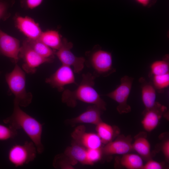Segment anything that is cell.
Masks as SVG:
<instances>
[{
    "label": "cell",
    "instance_id": "6da1fadb",
    "mask_svg": "<svg viewBox=\"0 0 169 169\" xmlns=\"http://www.w3.org/2000/svg\"><path fill=\"white\" fill-rule=\"evenodd\" d=\"M96 77L92 74H83L81 80L74 90H64L62 95V102L70 107H74L77 101L96 105L103 111L106 110V103L94 88Z\"/></svg>",
    "mask_w": 169,
    "mask_h": 169
},
{
    "label": "cell",
    "instance_id": "7a4b0ae2",
    "mask_svg": "<svg viewBox=\"0 0 169 169\" xmlns=\"http://www.w3.org/2000/svg\"><path fill=\"white\" fill-rule=\"evenodd\" d=\"M3 122L16 130L22 129L35 145L37 153H43L44 149L41 142L43 124L23 111L17 103L14 101L13 113Z\"/></svg>",
    "mask_w": 169,
    "mask_h": 169
},
{
    "label": "cell",
    "instance_id": "3957f363",
    "mask_svg": "<svg viewBox=\"0 0 169 169\" xmlns=\"http://www.w3.org/2000/svg\"><path fill=\"white\" fill-rule=\"evenodd\" d=\"M5 79L10 90L15 96L14 101L20 106H28L31 103L33 96L26 90L25 72L16 64L12 71L6 74Z\"/></svg>",
    "mask_w": 169,
    "mask_h": 169
},
{
    "label": "cell",
    "instance_id": "277c9868",
    "mask_svg": "<svg viewBox=\"0 0 169 169\" xmlns=\"http://www.w3.org/2000/svg\"><path fill=\"white\" fill-rule=\"evenodd\" d=\"M85 64L94 71L93 74L96 77H106L115 71L113 66L111 53L102 49L98 46H95L86 54Z\"/></svg>",
    "mask_w": 169,
    "mask_h": 169
},
{
    "label": "cell",
    "instance_id": "5b68a950",
    "mask_svg": "<svg viewBox=\"0 0 169 169\" xmlns=\"http://www.w3.org/2000/svg\"><path fill=\"white\" fill-rule=\"evenodd\" d=\"M37 152L34 143L26 141L23 145L16 144L11 147L8 152V159L15 167L21 166L33 161Z\"/></svg>",
    "mask_w": 169,
    "mask_h": 169
},
{
    "label": "cell",
    "instance_id": "8992f818",
    "mask_svg": "<svg viewBox=\"0 0 169 169\" xmlns=\"http://www.w3.org/2000/svg\"><path fill=\"white\" fill-rule=\"evenodd\" d=\"M134 79L125 75L120 79V84L114 90L107 94L106 96L113 100L118 104L117 110L120 114L130 112L131 106L127 100L130 93Z\"/></svg>",
    "mask_w": 169,
    "mask_h": 169
},
{
    "label": "cell",
    "instance_id": "52a82bcc",
    "mask_svg": "<svg viewBox=\"0 0 169 169\" xmlns=\"http://www.w3.org/2000/svg\"><path fill=\"white\" fill-rule=\"evenodd\" d=\"M19 57L23 62L22 69L28 74H34L43 64L51 63L54 59L44 58L33 50L24 41L21 46Z\"/></svg>",
    "mask_w": 169,
    "mask_h": 169
},
{
    "label": "cell",
    "instance_id": "ba28073f",
    "mask_svg": "<svg viewBox=\"0 0 169 169\" xmlns=\"http://www.w3.org/2000/svg\"><path fill=\"white\" fill-rule=\"evenodd\" d=\"M73 47L72 42L63 38L62 44L55 52V55L62 64L72 67L74 73H79L84 68L85 59L83 57L75 56L71 50Z\"/></svg>",
    "mask_w": 169,
    "mask_h": 169
},
{
    "label": "cell",
    "instance_id": "9c48e42d",
    "mask_svg": "<svg viewBox=\"0 0 169 169\" xmlns=\"http://www.w3.org/2000/svg\"><path fill=\"white\" fill-rule=\"evenodd\" d=\"M74 73L71 67L62 64L53 74L46 79L45 82L52 87L57 89L59 91H63L65 85L77 84Z\"/></svg>",
    "mask_w": 169,
    "mask_h": 169
},
{
    "label": "cell",
    "instance_id": "30bf717a",
    "mask_svg": "<svg viewBox=\"0 0 169 169\" xmlns=\"http://www.w3.org/2000/svg\"><path fill=\"white\" fill-rule=\"evenodd\" d=\"M71 136L73 141L87 149L101 147L102 143L97 134L86 132L83 125L76 127L71 133Z\"/></svg>",
    "mask_w": 169,
    "mask_h": 169
},
{
    "label": "cell",
    "instance_id": "8fae6325",
    "mask_svg": "<svg viewBox=\"0 0 169 169\" xmlns=\"http://www.w3.org/2000/svg\"><path fill=\"white\" fill-rule=\"evenodd\" d=\"M19 41L0 29V55L10 59L17 64L19 58Z\"/></svg>",
    "mask_w": 169,
    "mask_h": 169
},
{
    "label": "cell",
    "instance_id": "7c38bea8",
    "mask_svg": "<svg viewBox=\"0 0 169 169\" xmlns=\"http://www.w3.org/2000/svg\"><path fill=\"white\" fill-rule=\"evenodd\" d=\"M14 23L16 28L28 39H38L42 31L39 24L31 18L23 17L16 14L14 18Z\"/></svg>",
    "mask_w": 169,
    "mask_h": 169
},
{
    "label": "cell",
    "instance_id": "4fadbf2b",
    "mask_svg": "<svg viewBox=\"0 0 169 169\" xmlns=\"http://www.w3.org/2000/svg\"><path fill=\"white\" fill-rule=\"evenodd\" d=\"M166 110L165 106L156 102L152 107L145 109L143 112V117L141 121L145 130L148 132L154 130L157 126L160 119Z\"/></svg>",
    "mask_w": 169,
    "mask_h": 169
},
{
    "label": "cell",
    "instance_id": "5bb4252c",
    "mask_svg": "<svg viewBox=\"0 0 169 169\" xmlns=\"http://www.w3.org/2000/svg\"><path fill=\"white\" fill-rule=\"evenodd\" d=\"M132 140L130 136H119L115 140L105 144L102 148L103 154L105 155H124L133 150Z\"/></svg>",
    "mask_w": 169,
    "mask_h": 169
},
{
    "label": "cell",
    "instance_id": "9a60e30c",
    "mask_svg": "<svg viewBox=\"0 0 169 169\" xmlns=\"http://www.w3.org/2000/svg\"><path fill=\"white\" fill-rule=\"evenodd\" d=\"M103 111L94 105L89 106L83 112L77 116L65 121V123L71 126L81 123L90 124L96 125L102 121L101 115Z\"/></svg>",
    "mask_w": 169,
    "mask_h": 169
},
{
    "label": "cell",
    "instance_id": "2e32d148",
    "mask_svg": "<svg viewBox=\"0 0 169 169\" xmlns=\"http://www.w3.org/2000/svg\"><path fill=\"white\" fill-rule=\"evenodd\" d=\"M64 153L66 155L73 166L78 162L89 165L87 159V149L72 141L71 145L67 147Z\"/></svg>",
    "mask_w": 169,
    "mask_h": 169
},
{
    "label": "cell",
    "instance_id": "e0dca14e",
    "mask_svg": "<svg viewBox=\"0 0 169 169\" xmlns=\"http://www.w3.org/2000/svg\"><path fill=\"white\" fill-rule=\"evenodd\" d=\"M141 84V98L145 109L152 107L156 103V89L151 82H148L143 77L139 80Z\"/></svg>",
    "mask_w": 169,
    "mask_h": 169
},
{
    "label": "cell",
    "instance_id": "ac0fdd59",
    "mask_svg": "<svg viewBox=\"0 0 169 169\" xmlns=\"http://www.w3.org/2000/svg\"><path fill=\"white\" fill-rule=\"evenodd\" d=\"M132 143L133 150H135L142 158L148 160L151 157V145L147 138L146 134L141 132L136 135Z\"/></svg>",
    "mask_w": 169,
    "mask_h": 169
},
{
    "label": "cell",
    "instance_id": "d6986e66",
    "mask_svg": "<svg viewBox=\"0 0 169 169\" xmlns=\"http://www.w3.org/2000/svg\"><path fill=\"white\" fill-rule=\"evenodd\" d=\"M96 126V133L100 138L102 143L105 145L113 140L120 133L117 127L111 125L103 121Z\"/></svg>",
    "mask_w": 169,
    "mask_h": 169
},
{
    "label": "cell",
    "instance_id": "ffe728a7",
    "mask_svg": "<svg viewBox=\"0 0 169 169\" xmlns=\"http://www.w3.org/2000/svg\"><path fill=\"white\" fill-rule=\"evenodd\" d=\"M38 39L54 50L59 49L63 43V39L60 34L55 30L42 31Z\"/></svg>",
    "mask_w": 169,
    "mask_h": 169
},
{
    "label": "cell",
    "instance_id": "44dd1931",
    "mask_svg": "<svg viewBox=\"0 0 169 169\" xmlns=\"http://www.w3.org/2000/svg\"><path fill=\"white\" fill-rule=\"evenodd\" d=\"M36 53L42 57L54 59L55 52L38 39H31L28 38L24 41Z\"/></svg>",
    "mask_w": 169,
    "mask_h": 169
},
{
    "label": "cell",
    "instance_id": "7402d4cb",
    "mask_svg": "<svg viewBox=\"0 0 169 169\" xmlns=\"http://www.w3.org/2000/svg\"><path fill=\"white\" fill-rule=\"evenodd\" d=\"M120 163L122 166L128 169H142L144 165L140 156L129 153L123 155Z\"/></svg>",
    "mask_w": 169,
    "mask_h": 169
},
{
    "label": "cell",
    "instance_id": "603a6c76",
    "mask_svg": "<svg viewBox=\"0 0 169 169\" xmlns=\"http://www.w3.org/2000/svg\"><path fill=\"white\" fill-rule=\"evenodd\" d=\"M150 76L164 74L169 73V55H165L161 60L155 61L150 66Z\"/></svg>",
    "mask_w": 169,
    "mask_h": 169
},
{
    "label": "cell",
    "instance_id": "cb8c5ba5",
    "mask_svg": "<svg viewBox=\"0 0 169 169\" xmlns=\"http://www.w3.org/2000/svg\"><path fill=\"white\" fill-rule=\"evenodd\" d=\"M53 166L56 168L62 169H74L68 157L64 153L56 155L54 159Z\"/></svg>",
    "mask_w": 169,
    "mask_h": 169
},
{
    "label": "cell",
    "instance_id": "d4e9b609",
    "mask_svg": "<svg viewBox=\"0 0 169 169\" xmlns=\"http://www.w3.org/2000/svg\"><path fill=\"white\" fill-rule=\"evenodd\" d=\"M151 77L152 78V83L156 90L160 91L169 86V73Z\"/></svg>",
    "mask_w": 169,
    "mask_h": 169
},
{
    "label": "cell",
    "instance_id": "484cf974",
    "mask_svg": "<svg viewBox=\"0 0 169 169\" xmlns=\"http://www.w3.org/2000/svg\"><path fill=\"white\" fill-rule=\"evenodd\" d=\"M14 3V0H0V21H5L9 18V10Z\"/></svg>",
    "mask_w": 169,
    "mask_h": 169
},
{
    "label": "cell",
    "instance_id": "4316f807",
    "mask_svg": "<svg viewBox=\"0 0 169 169\" xmlns=\"http://www.w3.org/2000/svg\"><path fill=\"white\" fill-rule=\"evenodd\" d=\"M102 148L87 149V159L89 165H92L100 161L103 155Z\"/></svg>",
    "mask_w": 169,
    "mask_h": 169
},
{
    "label": "cell",
    "instance_id": "83f0119b",
    "mask_svg": "<svg viewBox=\"0 0 169 169\" xmlns=\"http://www.w3.org/2000/svg\"><path fill=\"white\" fill-rule=\"evenodd\" d=\"M18 134L17 130L0 124V141H6L14 138Z\"/></svg>",
    "mask_w": 169,
    "mask_h": 169
},
{
    "label": "cell",
    "instance_id": "f1b7e54d",
    "mask_svg": "<svg viewBox=\"0 0 169 169\" xmlns=\"http://www.w3.org/2000/svg\"><path fill=\"white\" fill-rule=\"evenodd\" d=\"M43 0H20L21 7L26 9H33L40 6Z\"/></svg>",
    "mask_w": 169,
    "mask_h": 169
},
{
    "label": "cell",
    "instance_id": "f546056e",
    "mask_svg": "<svg viewBox=\"0 0 169 169\" xmlns=\"http://www.w3.org/2000/svg\"><path fill=\"white\" fill-rule=\"evenodd\" d=\"M163 168L162 165L160 162L150 159L143 165L142 169H161Z\"/></svg>",
    "mask_w": 169,
    "mask_h": 169
},
{
    "label": "cell",
    "instance_id": "4dcf8cb0",
    "mask_svg": "<svg viewBox=\"0 0 169 169\" xmlns=\"http://www.w3.org/2000/svg\"><path fill=\"white\" fill-rule=\"evenodd\" d=\"M161 151L166 160L168 161L169 160V140H166L163 143L161 146Z\"/></svg>",
    "mask_w": 169,
    "mask_h": 169
},
{
    "label": "cell",
    "instance_id": "1f68e13d",
    "mask_svg": "<svg viewBox=\"0 0 169 169\" xmlns=\"http://www.w3.org/2000/svg\"><path fill=\"white\" fill-rule=\"evenodd\" d=\"M137 3L142 6L149 8L154 5L157 0H135Z\"/></svg>",
    "mask_w": 169,
    "mask_h": 169
}]
</instances>
